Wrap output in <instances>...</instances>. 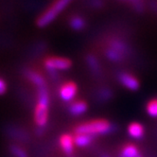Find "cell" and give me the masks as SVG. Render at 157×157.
<instances>
[{
	"label": "cell",
	"mask_w": 157,
	"mask_h": 157,
	"mask_svg": "<svg viewBox=\"0 0 157 157\" xmlns=\"http://www.w3.org/2000/svg\"><path fill=\"white\" fill-rule=\"evenodd\" d=\"M74 131L75 133H84L93 136H98L114 132L116 131V126L106 119H94L81 123Z\"/></svg>",
	"instance_id": "6da1fadb"
},
{
	"label": "cell",
	"mask_w": 157,
	"mask_h": 157,
	"mask_svg": "<svg viewBox=\"0 0 157 157\" xmlns=\"http://www.w3.org/2000/svg\"><path fill=\"white\" fill-rule=\"evenodd\" d=\"M49 95L47 86L38 88V101L34 109V122L38 128H44L48 120Z\"/></svg>",
	"instance_id": "7a4b0ae2"
},
{
	"label": "cell",
	"mask_w": 157,
	"mask_h": 157,
	"mask_svg": "<svg viewBox=\"0 0 157 157\" xmlns=\"http://www.w3.org/2000/svg\"><path fill=\"white\" fill-rule=\"evenodd\" d=\"M70 2H71V0H56L46 12L37 19L36 21L37 26L40 28H44L49 25Z\"/></svg>",
	"instance_id": "3957f363"
},
{
	"label": "cell",
	"mask_w": 157,
	"mask_h": 157,
	"mask_svg": "<svg viewBox=\"0 0 157 157\" xmlns=\"http://www.w3.org/2000/svg\"><path fill=\"white\" fill-rule=\"evenodd\" d=\"M44 67L50 71L55 70H66L72 66L71 60L63 57H49L44 62Z\"/></svg>",
	"instance_id": "277c9868"
},
{
	"label": "cell",
	"mask_w": 157,
	"mask_h": 157,
	"mask_svg": "<svg viewBox=\"0 0 157 157\" xmlns=\"http://www.w3.org/2000/svg\"><path fill=\"white\" fill-rule=\"evenodd\" d=\"M78 92V86L74 82H67L62 85L59 90L60 98L63 101H71L76 97Z\"/></svg>",
	"instance_id": "5b68a950"
},
{
	"label": "cell",
	"mask_w": 157,
	"mask_h": 157,
	"mask_svg": "<svg viewBox=\"0 0 157 157\" xmlns=\"http://www.w3.org/2000/svg\"><path fill=\"white\" fill-rule=\"evenodd\" d=\"M59 144L62 151L67 155L71 156L74 152V136L69 133H63L59 138Z\"/></svg>",
	"instance_id": "8992f818"
},
{
	"label": "cell",
	"mask_w": 157,
	"mask_h": 157,
	"mask_svg": "<svg viewBox=\"0 0 157 157\" xmlns=\"http://www.w3.org/2000/svg\"><path fill=\"white\" fill-rule=\"evenodd\" d=\"M119 82L122 85H124L127 89L132 91H136L139 88V82L138 80L129 73H121L118 76Z\"/></svg>",
	"instance_id": "52a82bcc"
},
{
	"label": "cell",
	"mask_w": 157,
	"mask_h": 157,
	"mask_svg": "<svg viewBox=\"0 0 157 157\" xmlns=\"http://www.w3.org/2000/svg\"><path fill=\"white\" fill-rule=\"evenodd\" d=\"M96 136H90V134H84V133H75L74 136V143L78 148H86L90 146Z\"/></svg>",
	"instance_id": "ba28073f"
},
{
	"label": "cell",
	"mask_w": 157,
	"mask_h": 157,
	"mask_svg": "<svg viewBox=\"0 0 157 157\" xmlns=\"http://www.w3.org/2000/svg\"><path fill=\"white\" fill-rule=\"evenodd\" d=\"M128 133L131 137L134 139H141L145 134V129L140 123L132 122L128 126Z\"/></svg>",
	"instance_id": "9c48e42d"
},
{
	"label": "cell",
	"mask_w": 157,
	"mask_h": 157,
	"mask_svg": "<svg viewBox=\"0 0 157 157\" xmlns=\"http://www.w3.org/2000/svg\"><path fill=\"white\" fill-rule=\"evenodd\" d=\"M118 157H141V154L136 145L126 144L119 151Z\"/></svg>",
	"instance_id": "30bf717a"
},
{
	"label": "cell",
	"mask_w": 157,
	"mask_h": 157,
	"mask_svg": "<svg viewBox=\"0 0 157 157\" xmlns=\"http://www.w3.org/2000/svg\"><path fill=\"white\" fill-rule=\"evenodd\" d=\"M88 109V105L85 101L83 100H78V101L73 102L70 106H69V113L70 115L74 116V117H78L81 116L82 114H84L85 112Z\"/></svg>",
	"instance_id": "8fae6325"
},
{
	"label": "cell",
	"mask_w": 157,
	"mask_h": 157,
	"mask_svg": "<svg viewBox=\"0 0 157 157\" xmlns=\"http://www.w3.org/2000/svg\"><path fill=\"white\" fill-rule=\"evenodd\" d=\"M26 77L29 78V80L34 83L37 88L39 87H43V86H46V82H44V78L42 75H40L39 73L35 72V71H32V70H29L26 72Z\"/></svg>",
	"instance_id": "7c38bea8"
},
{
	"label": "cell",
	"mask_w": 157,
	"mask_h": 157,
	"mask_svg": "<svg viewBox=\"0 0 157 157\" xmlns=\"http://www.w3.org/2000/svg\"><path fill=\"white\" fill-rule=\"evenodd\" d=\"M8 130V132H7V133L9 134V136L10 137H12V138H13L14 140H16V141H20V142H27V141H29V137L28 136V134L25 132H23V131H16L15 129H7Z\"/></svg>",
	"instance_id": "4fadbf2b"
},
{
	"label": "cell",
	"mask_w": 157,
	"mask_h": 157,
	"mask_svg": "<svg viewBox=\"0 0 157 157\" xmlns=\"http://www.w3.org/2000/svg\"><path fill=\"white\" fill-rule=\"evenodd\" d=\"M9 151L13 157H29L27 151L22 147L15 144H10L9 146Z\"/></svg>",
	"instance_id": "5bb4252c"
},
{
	"label": "cell",
	"mask_w": 157,
	"mask_h": 157,
	"mask_svg": "<svg viewBox=\"0 0 157 157\" xmlns=\"http://www.w3.org/2000/svg\"><path fill=\"white\" fill-rule=\"evenodd\" d=\"M146 110H147V113L151 117H157V98L151 99V101H149L147 107H146Z\"/></svg>",
	"instance_id": "9a60e30c"
},
{
	"label": "cell",
	"mask_w": 157,
	"mask_h": 157,
	"mask_svg": "<svg viewBox=\"0 0 157 157\" xmlns=\"http://www.w3.org/2000/svg\"><path fill=\"white\" fill-rule=\"evenodd\" d=\"M70 26H71L74 29L80 30V29H82L84 28L85 23H84L83 19H82L81 17L75 16V17H73V18L70 20Z\"/></svg>",
	"instance_id": "2e32d148"
},
{
	"label": "cell",
	"mask_w": 157,
	"mask_h": 157,
	"mask_svg": "<svg viewBox=\"0 0 157 157\" xmlns=\"http://www.w3.org/2000/svg\"><path fill=\"white\" fill-rule=\"evenodd\" d=\"M6 91H7V83L3 78H0V96L4 95Z\"/></svg>",
	"instance_id": "e0dca14e"
},
{
	"label": "cell",
	"mask_w": 157,
	"mask_h": 157,
	"mask_svg": "<svg viewBox=\"0 0 157 157\" xmlns=\"http://www.w3.org/2000/svg\"><path fill=\"white\" fill-rule=\"evenodd\" d=\"M98 157H112V156L107 152H101L100 154H98Z\"/></svg>",
	"instance_id": "ac0fdd59"
},
{
	"label": "cell",
	"mask_w": 157,
	"mask_h": 157,
	"mask_svg": "<svg viewBox=\"0 0 157 157\" xmlns=\"http://www.w3.org/2000/svg\"><path fill=\"white\" fill-rule=\"evenodd\" d=\"M68 157H71V156H68Z\"/></svg>",
	"instance_id": "d6986e66"
}]
</instances>
